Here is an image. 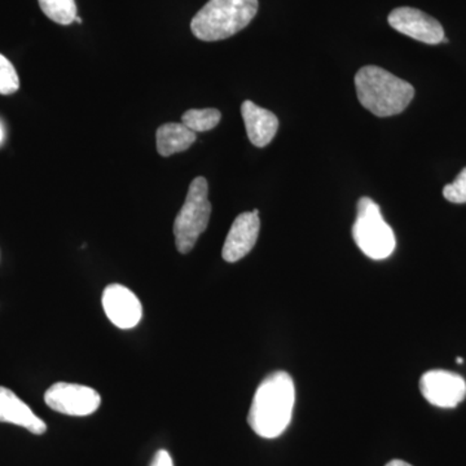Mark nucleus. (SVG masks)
Returning a JSON list of instances; mask_svg holds the SVG:
<instances>
[{
	"label": "nucleus",
	"mask_w": 466,
	"mask_h": 466,
	"mask_svg": "<svg viewBox=\"0 0 466 466\" xmlns=\"http://www.w3.org/2000/svg\"><path fill=\"white\" fill-rule=\"evenodd\" d=\"M294 403L293 379L283 370L271 373L259 383L254 394L248 422L259 437L274 440L290 424Z\"/></svg>",
	"instance_id": "nucleus-1"
},
{
	"label": "nucleus",
	"mask_w": 466,
	"mask_h": 466,
	"mask_svg": "<svg viewBox=\"0 0 466 466\" xmlns=\"http://www.w3.org/2000/svg\"><path fill=\"white\" fill-rule=\"evenodd\" d=\"M355 88L361 106L377 116L400 115L415 97L412 85L376 66L359 69Z\"/></svg>",
	"instance_id": "nucleus-2"
},
{
	"label": "nucleus",
	"mask_w": 466,
	"mask_h": 466,
	"mask_svg": "<svg viewBox=\"0 0 466 466\" xmlns=\"http://www.w3.org/2000/svg\"><path fill=\"white\" fill-rule=\"evenodd\" d=\"M258 7V0H208L193 17V35L204 42L231 38L249 25Z\"/></svg>",
	"instance_id": "nucleus-3"
},
{
	"label": "nucleus",
	"mask_w": 466,
	"mask_h": 466,
	"mask_svg": "<svg viewBox=\"0 0 466 466\" xmlns=\"http://www.w3.org/2000/svg\"><path fill=\"white\" fill-rule=\"evenodd\" d=\"M352 238L368 258L375 260L389 258L397 247L394 231L383 219L379 205L370 198L358 201Z\"/></svg>",
	"instance_id": "nucleus-4"
},
{
	"label": "nucleus",
	"mask_w": 466,
	"mask_h": 466,
	"mask_svg": "<svg viewBox=\"0 0 466 466\" xmlns=\"http://www.w3.org/2000/svg\"><path fill=\"white\" fill-rule=\"evenodd\" d=\"M210 216L208 180L202 177H196L189 186L182 208L175 218V245L179 253H189L195 248L198 238L207 231Z\"/></svg>",
	"instance_id": "nucleus-5"
},
{
	"label": "nucleus",
	"mask_w": 466,
	"mask_h": 466,
	"mask_svg": "<svg viewBox=\"0 0 466 466\" xmlns=\"http://www.w3.org/2000/svg\"><path fill=\"white\" fill-rule=\"evenodd\" d=\"M45 401L51 410L67 416L84 417L100 407L99 392L78 383L56 382L46 391Z\"/></svg>",
	"instance_id": "nucleus-6"
},
{
	"label": "nucleus",
	"mask_w": 466,
	"mask_h": 466,
	"mask_svg": "<svg viewBox=\"0 0 466 466\" xmlns=\"http://www.w3.org/2000/svg\"><path fill=\"white\" fill-rule=\"evenodd\" d=\"M420 391L435 407L455 408L466 398V381L450 370H429L420 380Z\"/></svg>",
	"instance_id": "nucleus-7"
},
{
	"label": "nucleus",
	"mask_w": 466,
	"mask_h": 466,
	"mask_svg": "<svg viewBox=\"0 0 466 466\" xmlns=\"http://www.w3.org/2000/svg\"><path fill=\"white\" fill-rule=\"evenodd\" d=\"M389 24L397 32L426 45H438L444 39L443 26L434 17L420 9L395 8L389 15Z\"/></svg>",
	"instance_id": "nucleus-8"
},
{
	"label": "nucleus",
	"mask_w": 466,
	"mask_h": 466,
	"mask_svg": "<svg viewBox=\"0 0 466 466\" xmlns=\"http://www.w3.org/2000/svg\"><path fill=\"white\" fill-rule=\"evenodd\" d=\"M101 300L106 317L119 329H133L142 320V303L137 294L124 285H108Z\"/></svg>",
	"instance_id": "nucleus-9"
},
{
	"label": "nucleus",
	"mask_w": 466,
	"mask_h": 466,
	"mask_svg": "<svg viewBox=\"0 0 466 466\" xmlns=\"http://www.w3.org/2000/svg\"><path fill=\"white\" fill-rule=\"evenodd\" d=\"M259 229V211L257 208L236 218L223 245V259L235 263L248 256L256 247Z\"/></svg>",
	"instance_id": "nucleus-10"
},
{
	"label": "nucleus",
	"mask_w": 466,
	"mask_h": 466,
	"mask_svg": "<svg viewBox=\"0 0 466 466\" xmlns=\"http://www.w3.org/2000/svg\"><path fill=\"white\" fill-rule=\"evenodd\" d=\"M241 115L251 144L265 148L274 140L279 130V119L274 113L247 100L242 103Z\"/></svg>",
	"instance_id": "nucleus-11"
},
{
	"label": "nucleus",
	"mask_w": 466,
	"mask_h": 466,
	"mask_svg": "<svg viewBox=\"0 0 466 466\" xmlns=\"http://www.w3.org/2000/svg\"><path fill=\"white\" fill-rule=\"evenodd\" d=\"M0 422L21 426L35 435L45 434L47 431L46 422L30 410L25 401L3 386H0Z\"/></svg>",
	"instance_id": "nucleus-12"
},
{
	"label": "nucleus",
	"mask_w": 466,
	"mask_h": 466,
	"mask_svg": "<svg viewBox=\"0 0 466 466\" xmlns=\"http://www.w3.org/2000/svg\"><path fill=\"white\" fill-rule=\"evenodd\" d=\"M156 140L159 156L170 157L175 153L191 148L196 142V133L183 124H165L158 127Z\"/></svg>",
	"instance_id": "nucleus-13"
},
{
	"label": "nucleus",
	"mask_w": 466,
	"mask_h": 466,
	"mask_svg": "<svg viewBox=\"0 0 466 466\" xmlns=\"http://www.w3.org/2000/svg\"><path fill=\"white\" fill-rule=\"evenodd\" d=\"M222 115L214 108L187 110L182 116V124L193 133H205L219 125Z\"/></svg>",
	"instance_id": "nucleus-14"
},
{
	"label": "nucleus",
	"mask_w": 466,
	"mask_h": 466,
	"mask_svg": "<svg viewBox=\"0 0 466 466\" xmlns=\"http://www.w3.org/2000/svg\"><path fill=\"white\" fill-rule=\"evenodd\" d=\"M43 14L54 23L70 25L76 17V0H38Z\"/></svg>",
	"instance_id": "nucleus-15"
},
{
	"label": "nucleus",
	"mask_w": 466,
	"mask_h": 466,
	"mask_svg": "<svg viewBox=\"0 0 466 466\" xmlns=\"http://www.w3.org/2000/svg\"><path fill=\"white\" fill-rule=\"evenodd\" d=\"M20 88V78L14 64L0 54V95H12Z\"/></svg>",
	"instance_id": "nucleus-16"
},
{
	"label": "nucleus",
	"mask_w": 466,
	"mask_h": 466,
	"mask_svg": "<svg viewBox=\"0 0 466 466\" xmlns=\"http://www.w3.org/2000/svg\"><path fill=\"white\" fill-rule=\"evenodd\" d=\"M443 196L452 204H466V167L462 168L455 182L444 187Z\"/></svg>",
	"instance_id": "nucleus-17"
},
{
	"label": "nucleus",
	"mask_w": 466,
	"mask_h": 466,
	"mask_svg": "<svg viewBox=\"0 0 466 466\" xmlns=\"http://www.w3.org/2000/svg\"><path fill=\"white\" fill-rule=\"evenodd\" d=\"M149 466H174V462L167 450H159L153 456Z\"/></svg>",
	"instance_id": "nucleus-18"
},
{
	"label": "nucleus",
	"mask_w": 466,
	"mask_h": 466,
	"mask_svg": "<svg viewBox=\"0 0 466 466\" xmlns=\"http://www.w3.org/2000/svg\"><path fill=\"white\" fill-rule=\"evenodd\" d=\"M386 466H412L410 464H408L406 461H401V460H392V461L389 462V464H386Z\"/></svg>",
	"instance_id": "nucleus-19"
},
{
	"label": "nucleus",
	"mask_w": 466,
	"mask_h": 466,
	"mask_svg": "<svg viewBox=\"0 0 466 466\" xmlns=\"http://www.w3.org/2000/svg\"><path fill=\"white\" fill-rule=\"evenodd\" d=\"M3 137H5V133H3L2 125H0V143L3 142Z\"/></svg>",
	"instance_id": "nucleus-20"
},
{
	"label": "nucleus",
	"mask_w": 466,
	"mask_h": 466,
	"mask_svg": "<svg viewBox=\"0 0 466 466\" xmlns=\"http://www.w3.org/2000/svg\"><path fill=\"white\" fill-rule=\"evenodd\" d=\"M456 361H458L459 364H462V363H464V359L458 358V359H456Z\"/></svg>",
	"instance_id": "nucleus-21"
},
{
	"label": "nucleus",
	"mask_w": 466,
	"mask_h": 466,
	"mask_svg": "<svg viewBox=\"0 0 466 466\" xmlns=\"http://www.w3.org/2000/svg\"><path fill=\"white\" fill-rule=\"evenodd\" d=\"M76 23H78V24H81L82 23V20L81 18H79L78 16L76 17Z\"/></svg>",
	"instance_id": "nucleus-22"
}]
</instances>
